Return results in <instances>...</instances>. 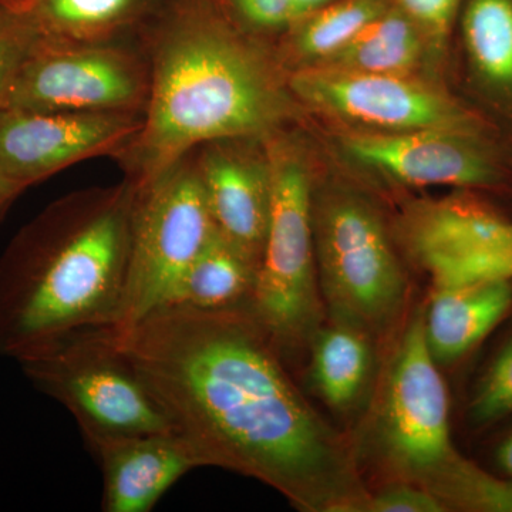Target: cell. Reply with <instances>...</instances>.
Listing matches in <instances>:
<instances>
[{
    "instance_id": "7a4b0ae2",
    "label": "cell",
    "mask_w": 512,
    "mask_h": 512,
    "mask_svg": "<svg viewBox=\"0 0 512 512\" xmlns=\"http://www.w3.org/2000/svg\"><path fill=\"white\" fill-rule=\"evenodd\" d=\"M136 202V187L69 198L16 235L0 259V355L119 325Z\"/></svg>"
},
{
    "instance_id": "7402d4cb",
    "label": "cell",
    "mask_w": 512,
    "mask_h": 512,
    "mask_svg": "<svg viewBox=\"0 0 512 512\" xmlns=\"http://www.w3.org/2000/svg\"><path fill=\"white\" fill-rule=\"evenodd\" d=\"M512 417V332L484 366L468 399L466 419L476 431L493 429Z\"/></svg>"
},
{
    "instance_id": "9a60e30c",
    "label": "cell",
    "mask_w": 512,
    "mask_h": 512,
    "mask_svg": "<svg viewBox=\"0 0 512 512\" xmlns=\"http://www.w3.org/2000/svg\"><path fill=\"white\" fill-rule=\"evenodd\" d=\"M215 228L261 264L272 210L268 158L258 161L215 148L198 165Z\"/></svg>"
},
{
    "instance_id": "7c38bea8",
    "label": "cell",
    "mask_w": 512,
    "mask_h": 512,
    "mask_svg": "<svg viewBox=\"0 0 512 512\" xmlns=\"http://www.w3.org/2000/svg\"><path fill=\"white\" fill-rule=\"evenodd\" d=\"M349 157L409 187L494 190L505 171L491 137L450 130L362 131L342 137Z\"/></svg>"
},
{
    "instance_id": "83f0119b",
    "label": "cell",
    "mask_w": 512,
    "mask_h": 512,
    "mask_svg": "<svg viewBox=\"0 0 512 512\" xmlns=\"http://www.w3.org/2000/svg\"><path fill=\"white\" fill-rule=\"evenodd\" d=\"M493 460L498 477L512 484V429L501 436L493 450Z\"/></svg>"
},
{
    "instance_id": "9c48e42d",
    "label": "cell",
    "mask_w": 512,
    "mask_h": 512,
    "mask_svg": "<svg viewBox=\"0 0 512 512\" xmlns=\"http://www.w3.org/2000/svg\"><path fill=\"white\" fill-rule=\"evenodd\" d=\"M291 89L313 109L376 133L450 130L490 137L480 114L412 76L313 66L292 77Z\"/></svg>"
},
{
    "instance_id": "4316f807",
    "label": "cell",
    "mask_w": 512,
    "mask_h": 512,
    "mask_svg": "<svg viewBox=\"0 0 512 512\" xmlns=\"http://www.w3.org/2000/svg\"><path fill=\"white\" fill-rule=\"evenodd\" d=\"M242 15L261 28H282L305 16L293 0H238Z\"/></svg>"
},
{
    "instance_id": "30bf717a",
    "label": "cell",
    "mask_w": 512,
    "mask_h": 512,
    "mask_svg": "<svg viewBox=\"0 0 512 512\" xmlns=\"http://www.w3.org/2000/svg\"><path fill=\"white\" fill-rule=\"evenodd\" d=\"M399 234L431 289L512 278V221L474 195L410 205Z\"/></svg>"
},
{
    "instance_id": "5b68a950",
    "label": "cell",
    "mask_w": 512,
    "mask_h": 512,
    "mask_svg": "<svg viewBox=\"0 0 512 512\" xmlns=\"http://www.w3.org/2000/svg\"><path fill=\"white\" fill-rule=\"evenodd\" d=\"M312 227L326 319L386 339L406 308L409 281L376 205L340 185L313 190Z\"/></svg>"
},
{
    "instance_id": "484cf974",
    "label": "cell",
    "mask_w": 512,
    "mask_h": 512,
    "mask_svg": "<svg viewBox=\"0 0 512 512\" xmlns=\"http://www.w3.org/2000/svg\"><path fill=\"white\" fill-rule=\"evenodd\" d=\"M366 512H447L434 495L416 485L389 481L370 491Z\"/></svg>"
},
{
    "instance_id": "277c9868",
    "label": "cell",
    "mask_w": 512,
    "mask_h": 512,
    "mask_svg": "<svg viewBox=\"0 0 512 512\" xmlns=\"http://www.w3.org/2000/svg\"><path fill=\"white\" fill-rule=\"evenodd\" d=\"M353 447L359 466L365 460L384 483L416 485L447 512H512L510 481L477 466L454 444L448 390L427 349L423 309L400 335Z\"/></svg>"
},
{
    "instance_id": "f546056e",
    "label": "cell",
    "mask_w": 512,
    "mask_h": 512,
    "mask_svg": "<svg viewBox=\"0 0 512 512\" xmlns=\"http://www.w3.org/2000/svg\"><path fill=\"white\" fill-rule=\"evenodd\" d=\"M42 0H0V8L16 13H33Z\"/></svg>"
},
{
    "instance_id": "ffe728a7",
    "label": "cell",
    "mask_w": 512,
    "mask_h": 512,
    "mask_svg": "<svg viewBox=\"0 0 512 512\" xmlns=\"http://www.w3.org/2000/svg\"><path fill=\"white\" fill-rule=\"evenodd\" d=\"M259 265L215 228L197 256L173 305L200 311L249 308Z\"/></svg>"
},
{
    "instance_id": "3957f363",
    "label": "cell",
    "mask_w": 512,
    "mask_h": 512,
    "mask_svg": "<svg viewBox=\"0 0 512 512\" xmlns=\"http://www.w3.org/2000/svg\"><path fill=\"white\" fill-rule=\"evenodd\" d=\"M138 151L137 190L177 167L197 144L258 136L285 114L264 64L227 33L188 28L158 52Z\"/></svg>"
},
{
    "instance_id": "5bb4252c",
    "label": "cell",
    "mask_w": 512,
    "mask_h": 512,
    "mask_svg": "<svg viewBox=\"0 0 512 512\" xmlns=\"http://www.w3.org/2000/svg\"><path fill=\"white\" fill-rule=\"evenodd\" d=\"M103 474L104 512H148L185 474L202 467L194 448L175 433L104 441L92 448Z\"/></svg>"
},
{
    "instance_id": "8fae6325",
    "label": "cell",
    "mask_w": 512,
    "mask_h": 512,
    "mask_svg": "<svg viewBox=\"0 0 512 512\" xmlns=\"http://www.w3.org/2000/svg\"><path fill=\"white\" fill-rule=\"evenodd\" d=\"M146 94L144 74L130 56L104 47L76 49L42 33L20 70L6 110L131 111Z\"/></svg>"
},
{
    "instance_id": "cb8c5ba5",
    "label": "cell",
    "mask_w": 512,
    "mask_h": 512,
    "mask_svg": "<svg viewBox=\"0 0 512 512\" xmlns=\"http://www.w3.org/2000/svg\"><path fill=\"white\" fill-rule=\"evenodd\" d=\"M42 37L33 13L0 8V111L8 109L20 70Z\"/></svg>"
},
{
    "instance_id": "e0dca14e",
    "label": "cell",
    "mask_w": 512,
    "mask_h": 512,
    "mask_svg": "<svg viewBox=\"0 0 512 512\" xmlns=\"http://www.w3.org/2000/svg\"><path fill=\"white\" fill-rule=\"evenodd\" d=\"M376 343L365 330L326 319L309 343L306 379L316 396L340 417H352L372 394Z\"/></svg>"
},
{
    "instance_id": "44dd1931",
    "label": "cell",
    "mask_w": 512,
    "mask_h": 512,
    "mask_svg": "<svg viewBox=\"0 0 512 512\" xmlns=\"http://www.w3.org/2000/svg\"><path fill=\"white\" fill-rule=\"evenodd\" d=\"M387 8L384 0H342L328 6L305 23L296 39V50L305 59L323 63L348 46Z\"/></svg>"
},
{
    "instance_id": "ac0fdd59",
    "label": "cell",
    "mask_w": 512,
    "mask_h": 512,
    "mask_svg": "<svg viewBox=\"0 0 512 512\" xmlns=\"http://www.w3.org/2000/svg\"><path fill=\"white\" fill-rule=\"evenodd\" d=\"M461 29L477 86L512 114V0H470Z\"/></svg>"
},
{
    "instance_id": "4fadbf2b",
    "label": "cell",
    "mask_w": 512,
    "mask_h": 512,
    "mask_svg": "<svg viewBox=\"0 0 512 512\" xmlns=\"http://www.w3.org/2000/svg\"><path fill=\"white\" fill-rule=\"evenodd\" d=\"M144 120L131 111H0V174L22 187L136 140Z\"/></svg>"
},
{
    "instance_id": "d6986e66",
    "label": "cell",
    "mask_w": 512,
    "mask_h": 512,
    "mask_svg": "<svg viewBox=\"0 0 512 512\" xmlns=\"http://www.w3.org/2000/svg\"><path fill=\"white\" fill-rule=\"evenodd\" d=\"M431 52L419 26L406 13L387 8L340 52L316 66L346 72L412 76Z\"/></svg>"
},
{
    "instance_id": "6da1fadb",
    "label": "cell",
    "mask_w": 512,
    "mask_h": 512,
    "mask_svg": "<svg viewBox=\"0 0 512 512\" xmlns=\"http://www.w3.org/2000/svg\"><path fill=\"white\" fill-rule=\"evenodd\" d=\"M116 336L202 467L255 478L299 511L366 512L352 439L309 403L248 308L165 306Z\"/></svg>"
},
{
    "instance_id": "52a82bcc",
    "label": "cell",
    "mask_w": 512,
    "mask_h": 512,
    "mask_svg": "<svg viewBox=\"0 0 512 512\" xmlns=\"http://www.w3.org/2000/svg\"><path fill=\"white\" fill-rule=\"evenodd\" d=\"M19 365L37 389L72 413L90 448L174 433L163 407L121 350L114 328L73 333Z\"/></svg>"
},
{
    "instance_id": "8992f818",
    "label": "cell",
    "mask_w": 512,
    "mask_h": 512,
    "mask_svg": "<svg viewBox=\"0 0 512 512\" xmlns=\"http://www.w3.org/2000/svg\"><path fill=\"white\" fill-rule=\"evenodd\" d=\"M272 210L249 311L285 362L302 359L326 322L312 227V175L288 141L266 148Z\"/></svg>"
},
{
    "instance_id": "603a6c76",
    "label": "cell",
    "mask_w": 512,
    "mask_h": 512,
    "mask_svg": "<svg viewBox=\"0 0 512 512\" xmlns=\"http://www.w3.org/2000/svg\"><path fill=\"white\" fill-rule=\"evenodd\" d=\"M131 0H42L35 16L43 36L64 43L76 33L103 28L119 18Z\"/></svg>"
},
{
    "instance_id": "ba28073f",
    "label": "cell",
    "mask_w": 512,
    "mask_h": 512,
    "mask_svg": "<svg viewBox=\"0 0 512 512\" xmlns=\"http://www.w3.org/2000/svg\"><path fill=\"white\" fill-rule=\"evenodd\" d=\"M214 231L198 167L177 165L137 190L126 296L116 329L173 305Z\"/></svg>"
},
{
    "instance_id": "4dcf8cb0",
    "label": "cell",
    "mask_w": 512,
    "mask_h": 512,
    "mask_svg": "<svg viewBox=\"0 0 512 512\" xmlns=\"http://www.w3.org/2000/svg\"><path fill=\"white\" fill-rule=\"evenodd\" d=\"M293 2H295V5L298 6L305 15H308V13L313 12V10L322 8L328 0H293Z\"/></svg>"
},
{
    "instance_id": "f1b7e54d",
    "label": "cell",
    "mask_w": 512,
    "mask_h": 512,
    "mask_svg": "<svg viewBox=\"0 0 512 512\" xmlns=\"http://www.w3.org/2000/svg\"><path fill=\"white\" fill-rule=\"evenodd\" d=\"M25 190L26 188L22 185L0 174V221L3 220L16 198Z\"/></svg>"
},
{
    "instance_id": "d4e9b609",
    "label": "cell",
    "mask_w": 512,
    "mask_h": 512,
    "mask_svg": "<svg viewBox=\"0 0 512 512\" xmlns=\"http://www.w3.org/2000/svg\"><path fill=\"white\" fill-rule=\"evenodd\" d=\"M419 26L431 52L439 53L446 45L448 32L460 0H393Z\"/></svg>"
},
{
    "instance_id": "2e32d148",
    "label": "cell",
    "mask_w": 512,
    "mask_h": 512,
    "mask_svg": "<svg viewBox=\"0 0 512 512\" xmlns=\"http://www.w3.org/2000/svg\"><path fill=\"white\" fill-rule=\"evenodd\" d=\"M512 315V278L431 289L424 339L440 369L466 359Z\"/></svg>"
}]
</instances>
